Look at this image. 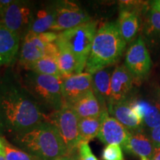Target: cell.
Returning a JSON list of instances; mask_svg holds the SVG:
<instances>
[{
  "instance_id": "ac0fdd59",
  "label": "cell",
  "mask_w": 160,
  "mask_h": 160,
  "mask_svg": "<svg viewBox=\"0 0 160 160\" xmlns=\"http://www.w3.org/2000/svg\"><path fill=\"white\" fill-rule=\"evenodd\" d=\"M20 38L0 22V65H10L19 48Z\"/></svg>"
},
{
  "instance_id": "e0dca14e",
  "label": "cell",
  "mask_w": 160,
  "mask_h": 160,
  "mask_svg": "<svg viewBox=\"0 0 160 160\" xmlns=\"http://www.w3.org/2000/svg\"><path fill=\"white\" fill-rule=\"evenodd\" d=\"M123 148L131 154L150 159L153 154L154 145L152 143L149 136L141 130L139 131L131 132Z\"/></svg>"
},
{
  "instance_id": "7402d4cb",
  "label": "cell",
  "mask_w": 160,
  "mask_h": 160,
  "mask_svg": "<svg viewBox=\"0 0 160 160\" xmlns=\"http://www.w3.org/2000/svg\"><path fill=\"white\" fill-rule=\"evenodd\" d=\"M56 17L55 5L51 8L40 9L33 15L29 32L40 34L50 31L54 25Z\"/></svg>"
},
{
  "instance_id": "4dcf8cb0",
  "label": "cell",
  "mask_w": 160,
  "mask_h": 160,
  "mask_svg": "<svg viewBox=\"0 0 160 160\" xmlns=\"http://www.w3.org/2000/svg\"><path fill=\"white\" fill-rule=\"evenodd\" d=\"M11 0H0V13H2L6 8L12 3Z\"/></svg>"
},
{
  "instance_id": "30bf717a",
  "label": "cell",
  "mask_w": 160,
  "mask_h": 160,
  "mask_svg": "<svg viewBox=\"0 0 160 160\" xmlns=\"http://www.w3.org/2000/svg\"><path fill=\"white\" fill-rule=\"evenodd\" d=\"M92 90V74L82 72L62 78V94L64 105L71 106Z\"/></svg>"
},
{
  "instance_id": "484cf974",
  "label": "cell",
  "mask_w": 160,
  "mask_h": 160,
  "mask_svg": "<svg viewBox=\"0 0 160 160\" xmlns=\"http://www.w3.org/2000/svg\"><path fill=\"white\" fill-rule=\"evenodd\" d=\"M4 142H5L4 154L6 160H42L34 155H32L23 150L10 145L5 140Z\"/></svg>"
},
{
  "instance_id": "603a6c76",
  "label": "cell",
  "mask_w": 160,
  "mask_h": 160,
  "mask_svg": "<svg viewBox=\"0 0 160 160\" xmlns=\"http://www.w3.org/2000/svg\"><path fill=\"white\" fill-rule=\"evenodd\" d=\"M101 126V117L82 118L79 119V135L80 143L89 142L97 137Z\"/></svg>"
},
{
  "instance_id": "836d02e7",
  "label": "cell",
  "mask_w": 160,
  "mask_h": 160,
  "mask_svg": "<svg viewBox=\"0 0 160 160\" xmlns=\"http://www.w3.org/2000/svg\"><path fill=\"white\" fill-rule=\"evenodd\" d=\"M4 152H5V142L2 138H0V154H4Z\"/></svg>"
},
{
  "instance_id": "f546056e",
  "label": "cell",
  "mask_w": 160,
  "mask_h": 160,
  "mask_svg": "<svg viewBox=\"0 0 160 160\" xmlns=\"http://www.w3.org/2000/svg\"><path fill=\"white\" fill-rule=\"evenodd\" d=\"M150 160H160V147H154L153 154Z\"/></svg>"
},
{
  "instance_id": "1f68e13d",
  "label": "cell",
  "mask_w": 160,
  "mask_h": 160,
  "mask_svg": "<svg viewBox=\"0 0 160 160\" xmlns=\"http://www.w3.org/2000/svg\"><path fill=\"white\" fill-rule=\"evenodd\" d=\"M59 160H81L79 159V157H78L77 153H74V154H69V155H66L65 157H62L61 159H59Z\"/></svg>"
},
{
  "instance_id": "9a60e30c",
  "label": "cell",
  "mask_w": 160,
  "mask_h": 160,
  "mask_svg": "<svg viewBox=\"0 0 160 160\" xmlns=\"http://www.w3.org/2000/svg\"><path fill=\"white\" fill-rule=\"evenodd\" d=\"M113 70V66H110L92 74V91L99 102L103 111H108L111 76Z\"/></svg>"
},
{
  "instance_id": "cb8c5ba5",
  "label": "cell",
  "mask_w": 160,
  "mask_h": 160,
  "mask_svg": "<svg viewBox=\"0 0 160 160\" xmlns=\"http://www.w3.org/2000/svg\"><path fill=\"white\" fill-rule=\"evenodd\" d=\"M27 71H33L39 74L53 76L62 78V74L58 66L57 59L50 57H45L33 63Z\"/></svg>"
},
{
  "instance_id": "7a4b0ae2",
  "label": "cell",
  "mask_w": 160,
  "mask_h": 160,
  "mask_svg": "<svg viewBox=\"0 0 160 160\" xmlns=\"http://www.w3.org/2000/svg\"><path fill=\"white\" fill-rule=\"evenodd\" d=\"M117 22H109L98 28L86 62L85 71L93 74L119 61L126 47Z\"/></svg>"
},
{
  "instance_id": "6da1fadb",
  "label": "cell",
  "mask_w": 160,
  "mask_h": 160,
  "mask_svg": "<svg viewBox=\"0 0 160 160\" xmlns=\"http://www.w3.org/2000/svg\"><path fill=\"white\" fill-rule=\"evenodd\" d=\"M24 89L7 88L0 95V114L8 131L16 135L34 128L46 121V116Z\"/></svg>"
},
{
  "instance_id": "8fae6325",
  "label": "cell",
  "mask_w": 160,
  "mask_h": 160,
  "mask_svg": "<svg viewBox=\"0 0 160 160\" xmlns=\"http://www.w3.org/2000/svg\"><path fill=\"white\" fill-rule=\"evenodd\" d=\"M130 132L126 128L110 116L108 111H104L101 115V126L97 138L105 145L123 146L128 139Z\"/></svg>"
},
{
  "instance_id": "3957f363",
  "label": "cell",
  "mask_w": 160,
  "mask_h": 160,
  "mask_svg": "<svg viewBox=\"0 0 160 160\" xmlns=\"http://www.w3.org/2000/svg\"><path fill=\"white\" fill-rule=\"evenodd\" d=\"M15 139L22 150L42 160H59L68 155L57 128L46 121L25 133L16 135Z\"/></svg>"
},
{
  "instance_id": "e575fe53",
  "label": "cell",
  "mask_w": 160,
  "mask_h": 160,
  "mask_svg": "<svg viewBox=\"0 0 160 160\" xmlns=\"http://www.w3.org/2000/svg\"><path fill=\"white\" fill-rule=\"evenodd\" d=\"M156 97H157V104L160 108V88H157V91H156Z\"/></svg>"
},
{
  "instance_id": "5bb4252c",
  "label": "cell",
  "mask_w": 160,
  "mask_h": 160,
  "mask_svg": "<svg viewBox=\"0 0 160 160\" xmlns=\"http://www.w3.org/2000/svg\"><path fill=\"white\" fill-rule=\"evenodd\" d=\"M108 113L130 132L143 129L142 121L132 108L131 100L128 99L121 102L111 105L108 107Z\"/></svg>"
},
{
  "instance_id": "5b68a950",
  "label": "cell",
  "mask_w": 160,
  "mask_h": 160,
  "mask_svg": "<svg viewBox=\"0 0 160 160\" xmlns=\"http://www.w3.org/2000/svg\"><path fill=\"white\" fill-rule=\"evenodd\" d=\"M97 30V22L91 20L73 28L58 33L57 39L69 48L77 59V73H82L85 68Z\"/></svg>"
},
{
  "instance_id": "8d00e7d4",
  "label": "cell",
  "mask_w": 160,
  "mask_h": 160,
  "mask_svg": "<svg viewBox=\"0 0 160 160\" xmlns=\"http://www.w3.org/2000/svg\"><path fill=\"white\" fill-rule=\"evenodd\" d=\"M141 160H150L149 159H148V158H145V157H143V158H141Z\"/></svg>"
},
{
  "instance_id": "ba28073f",
  "label": "cell",
  "mask_w": 160,
  "mask_h": 160,
  "mask_svg": "<svg viewBox=\"0 0 160 160\" xmlns=\"http://www.w3.org/2000/svg\"><path fill=\"white\" fill-rule=\"evenodd\" d=\"M124 65L137 81L143 79L149 73L152 65L151 56L142 37H138L130 45Z\"/></svg>"
},
{
  "instance_id": "7c38bea8",
  "label": "cell",
  "mask_w": 160,
  "mask_h": 160,
  "mask_svg": "<svg viewBox=\"0 0 160 160\" xmlns=\"http://www.w3.org/2000/svg\"><path fill=\"white\" fill-rule=\"evenodd\" d=\"M135 82L133 76L125 65L116 66L111 76V99L108 107L128 99Z\"/></svg>"
},
{
  "instance_id": "8992f818",
  "label": "cell",
  "mask_w": 160,
  "mask_h": 160,
  "mask_svg": "<svg viewBox=\"0 0 160 160\" xmlns=\"http://www.w3.org/2000/svg\"><path fill=\"white\" fill-rule=\"evenodd\" d=\"M79 119L76 112L68 105H63L61 109L52 111L46 116V122L57 128L69 154L77 153L80 144L79 135Z\"/></svg>"
},
{
  "instance_id": "d4e9b609",
  "label": "cell",
  "mask_w": 160,
  "mask_h": 160,
  "mask_svg": "<svg viewBox=\"0 0 160 160\" xmlns=\"http://www.w3.org/2000/svg\"><path fill=\"white\" fill-rule=\"evenodd\" d=\"M145 34L160 39V12L150 8L145 26Z\"/></svg>"
},
{
  "instance_id": "2e32d148",
  "label": "cell",
  "mask_w": 160,
  "mask_h": 160,
  "mask_svg": "<svg viewBox=\"0 0 160 160\" xmlns=\"http://www.w3.org/2000/svg\"><path fill=\"white\" fill-rule=\"evenodd\" d=\"M131 107L149 131L160 125V108L157 103L146 100H133Z\"/></svg>"
},
{
  "instance_id": "d590c367",
  "label": "cell",
  "mask_w": 160,
  "mask_h": 160,
  "mask_svg": "<svg viewBox=\"0 0 160 160\" xmlns=\"http://www.w3.org/2000/svg\"><path fill=\"white\" fill-rule=\"evenodd\" d=\"M0 160H6L5 154H0Z\"/></svg>"
},
{
  "instance_id": "d6a6232c",
  "label": "cell",
  "mask_w": 160,
  "mask_h": 160,
  "mask_svg": "<svg viewBox=\"0 0 160 160\" xmlns=\"http://www.w3.org/2000/svg\"><path fill=\"white\" fill-rule=\"evenodd\" d=\"M151 5V8L160 12V0H157V1L152 2Z\"/></svg>"
},
{
  "instance_id": "ffe728a7",
  "label": "cell",
  "mask_w": 160,
  "mask_h": 160,
  "mask_svg": "<svg viewBox=\"0 0 160 160\" xmlns=\"http://www.w3.org/2000/svg\"><path fill=\"white\" fill-rule=\"evenodd\" d=\"M70 107L73 109L79 119L100 117L104 112L92 90L80 97Z\"/></svg>"
},
{
  "instance_id": "44dd1931",
  "label": "cell",
  "mask_w": 160,
  "mask_h": 160,
  "mask_svg": "<svg viewBox=\"0 0 160 160\" xmlns=\"http://www.w3.org/2000/svg\"><path fill=\"white\" fill-rule=\"evenodd\" d=\"M58 50L57 62L63 77H68L77 73V59L69 48L61 40H56Z\"/></svg>"
},
{
  "instance_id": "52a82bcc",
  "label": "cell",
  "mask_w": 160,
  "mask_h": 160,
  "mask_svg": "<svg viewBox=\"0 0 160 160\" xmlns=\"http://www.w3.org/2000/svg\"><path fill=\"white\" fill-rule=\"evenodd\" d=\"M33 13L28 4L13 1L8 7L0 13V22L20 39L29 32Z\"/></svg>"
},
{
  "instance_id": "83f0119b",
  "label": "cell",
  "mask_w": 160,
  "mask_h": 160,
  "mask_svg": "<svg viewBox=\"0 0 160 160\" xmlns=\"http://www.w3.org/2000/svg\"><path fill=\"white\" fill-rule=\"evenodd\" d=\"M77 155L81 160H98L92 152L88 142H81L77 148Z\"/></svg>"
},
{
  "instance_id": "4316f807",
  "label": "cell",
  "mask_w": 160,
  "mask_h": 160,
  "mask_svg": "<svg viewBox=\"0 0 160 160\" xmlns=\"http://www.w3.org/2000/svg\"><path fill=\"white\" fill-rule=\"evenodd\" d=\"M102 160H125L121 146L107 145L102 153Z\"/></svg>"
},
{
  "instance_id": "d6986e66",
  "label": "cell",
  "mask_w": 160,
  "mask_h": 160,
  "mask_svg": "<svg viewBox=\"0 0 160 160\" xmlns=\"http://www.w3.org/2000/svg\"><path fill=\"white\" fill-rule=\"evenodd\" d=\"M117 22L120 33L126 43L133 41L140 27L139 14L131 10L122 8Z\"/></svg>"
},
{
  "instance_id": "f1b7e54d",
  "label": "cell",
  "mask_w": 160,
  "mask_h": 160,
  "mask_svg": "<svg viewBox=\"0 0 160 160\" xmlns=\"http://www.w3.org/2000/svg\"><path fill=\"white\" fill-rule=\"evenodd\" d=\"M148 136L154 147H160V125L149 131Z\"/></svg>"
},
{
  "instance_id": "277c9868",
  "label": "cell",
  "mask_w": 160,
  "mask_h": 160,
  "mask_svg": "<svg viewBox=\"0 0 160 160\" xmlns=\"http://www.w3.org/2000/svg\"><path fill=\"white\" fill-rule=\"evenodd\" d=\"M21 80V87L38 105H43L53 111L62 108V78L28 71Z\"/></svg>"
},
{
  "instance_id": "4fadbf2b",
  "label": "cell",
  "mask_w": 160,
  "mask_h": 160,
  "mask_svg": "<svg viewBox=\"0 0 160 160\" xmlns=\"http://www.w3.org/2000/svg\"><path fill=\"white\" fill-rule=\"evenodd\" d=\"M48 44L39 34L28 32L22 39L19 52V63L28 70L33 63L45 57Z\"/></svg>"
},
{
  "instance_id": "9c48e42d",
  "label": "cell",
  "mask_w": 160,
  "mask_h": 160,
  "mask_svg": "<svg viewBox=\"0 0 160 160\" xmlns=\"http://www.w3.org/2000/svg\"><path fill=\"white\" fill-rule=\"evenodd\" d=\"M55 22L50 31L62 32L91 21V17L77 4L59 2L55 5Z\"/></svg>"
}]
</instances>
